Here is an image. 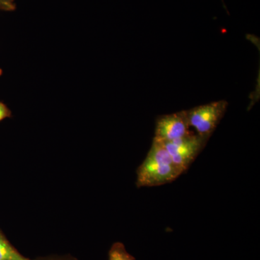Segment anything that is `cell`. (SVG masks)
Returning <instances> with one entry per match:
<instances>
[{
    "label": "cell",
    "mask_w": 260,
    "mask_h": 260,
    "mask_svg": "<svg viewBox=\"0 0 260 260\" xmlns=\"http://www.w3.org/2000/svg\"><path fill=\"white\" fill-rule=\"evenodd\" d=\"M0 260H31L20 254L0 234Z\"/></svg>",
    "instance_id": "obj_5"
},
{
    "label": "cell",
    "mask_w": 260,
    "mask_h": 260,
    "mask_svg": "<svg viewBox=\"0 0 260 260\" xmlns=\"http://www.w3.org/2000/svg\"><path fill=\"white\" fill-rule=\"evenodd\" d=\"M12 113L9 108L7 107L3 102H0V121L6 118L11 117Z\"/></svg>",
    "instance_id": "obj_8"
},
{
    "label": "cell",
    "mask_w": 260,
    "mask_h": 260,
    "mask_svg": "<svg viewBox=\"0 0 260 260\" xmlns=\"http://www.w3.org/2000/svg\"><path fill=\"white\" fill-rule=\"evenodd\" d=\"M208 140L191 133L180 139L162 143L173 162L184 173L205 148Z\"/></svg>",
    "instance_id": "obj_3"
},
{
    "label": "cell",
    "mask_w": 260,
    "mask_h": 260,
    "mask_svg": "<svg viewBox=\"0 0 260 260\" xmlns=\"http://www.w3.org/2000/svg\"><path fill=\"white\" fill-rule=\"evenodd\" d=\"M186 110L158 116L153 140L160 143L174 141L190 134Z\"/></svg>",
    "instance_id": "obj_4"
},
{
    "label": "cell",
    "mask_w": 260,
    "mask_h": 260,
    "mask_svg": "<svg viewBox=\"0 0 260 260\" xmlns=\"http://www.w3.org/2000/svg\"><path fill=\"white\" fill-rule=\"evenodd\" d=\"M229 103L218 101L186 110L189 126L197 134L209 139L226 112Z\"/></svg>",
    "instance_id": "obj_2"
},
{
    "label": "cell",
    "mask_w": 260,
    "mask_h": 260,
    "mask_svg": "<svg viewBox=\"0 0 260 260\" xmlns=\"http://www.w3.org/2000/svg\"><path fill=\"white\" fill-rule=\"evenodd\" d=\"M182 174L162 143L153 140L146 158L137 171V186L162 185L175 180Z\"/></svg>",
    "instance_id": "obj_1"
},
{
    "label": "cell",
    "mask_w": 260,
    "mask_h": 260,
    "mask_svg": "<svg viewBox=\"0 0 260 260\" xmlns=\"http://www.w3.org/2000/svg\"><path fill=\"white\" fill-rule=\"evenodd\" d=\"M16 10L15 0H0V11L13 12Z\"/></svg>",
    "instance_id": "obj_7"
},
{
    "label": "cell",
    "mask_w": 260,
    "mask_h": 260,
    "mask_svg": "<svg viewBox=\"0 0 260 260\" xmlns=\"http://www.w3.org/2000/svg\"><path fill=\"white\" fill-rule=\"evenodd\" d=\"M3 75V70L2 69H0V76Z\"/></svg>",
    "instance_id": "obj_9"
},
{
    "label": "cell",
    "mask_w": 260,
    "mask_h": 260,
    "mask_svg": "<svg viewBox=\"0 0 260 260\" xmlns=\"http://www.w3.org/2000/svg\"><path fill=\"white\" fill-rule=\"evenodd\" d=\"M109 260H135L120 242L113 244L109 252Z\"/></svg>",
    "instance_id": "obj_6"
}]
</instances>
